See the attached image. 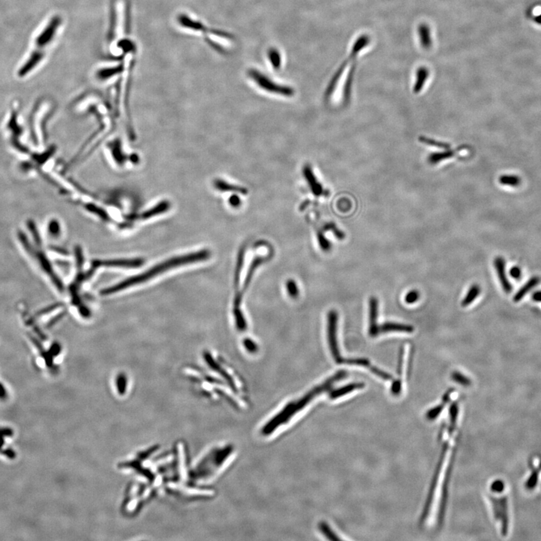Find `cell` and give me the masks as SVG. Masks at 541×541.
I'll list each match as a JSON object with an SVG mask.
<instances>
[{
    "instance_id": "obj_38",
    "label": "cell",
    "mask_w": 541,
    "mask_h": 541,
    "mask_svg": "<svg viewBox=\"0 0 541 541\" xmlns=\"http://www.w3.org/2000/svg\"><path fill=\"white\" fill-rule=\"evenodd\" d=\"M510 275H511V277H513V278L516 279V280H517V279L520 278L521 274H522V271H521V269H519V267H517V266H514V267H513L511 269H510Z\"/></svg>"
},
{
    "instance_id": "obj_10",
    "label": "cell",
    "mask_w": 541,
    "mask_h": 541,
    "mask_svg": "<svg viewBox=\"0 0 541 541\" xmlns=\"http://www.w3.org/2000/svg\"><path fill=\"white\" fill-rule=\"evenodd\" d=\"M178 20L180 24H182V26L187 27V28L192 29V30H197V31L204 32V33H212V34L217 35V36H221V37L227 38V39H234L233 35L230 34V33L222 31V30H212V29L207 28L202 23L191 19L189 17L186 16V15H182L178 18Z\"/></svg>"
},
{
    "instance_id": "obj_24",
    "label": "cell",
    "mask_w": 541,
    "mask_h": 541,
    "mask_svg": "<svg viewBox=\"0 0 541 541\" xmlns=\"http://www.w3.org/2000/svg\"><path fill=\"white\" fill-rule=\"evenodd\" d=\"M419 72L420 73H419L418 79H417L414 88V92L416 93L420 92V90L424 86L425 81H426V78L428 77V72H426L425 69H421L420 72Z\"/></svg>"
},
{
    "instance_id": "obj_3",
    "label": "cell",
    "mask_w": 541,
    "mask_h": 541,
    "mask_svg": "<svg viewBox=\"0 0 541 541\" xmlns=\"http://www.w3.org/2000/svg\"><path fill=\"white\" fill-rule=\"evenodd\" d=\"M489 489V503L498 532L502 537H507L511 524L508 486L502 479H496L491 482Z\"/></svg>"
},
{
    "instance_id": "obj_39",
    "label": "cell",
    "mask_w": 541,
    "mask_h": 541,
    "mask_svg": "<svg viewBox=\"0 0 541 541\" xmlns=\"http://www.w3.org/2000/svg\"><path fill=\"white\" fill-rule=\"evenodd\" d=\"M241 203H242V202H241V200L238 196H233V197H232L231 198H230V203L233 207H239V206H240Z\"/></svg>"
},
{
    "instance_id": "obj_29",
    "label": "cell",
    "mask_w": 541,
    "mask_h": 541,
    "mask_svg": "<svg viewBox=\"0 0 541 541\" xmlns=\"http://www.w3.org/2000/svg\"><path fill=\"white\" fill-rule=\"evenodd\" d=\"M286 289H287L289 295L292 298H295L298 295V287H297L296 283L293 280H288L287 283H286Z\"/></svg>"
},
{
    "instance_id": "obj_20",
    "label": "cell",
    "mask_w": 541,
    "mask_h": 541,
    "mask_svg": "<svg viewBox=\"0 0 541 541\" xmlns=\"http://www.w3.org/2000/svg\"><path fill=\"white\" fill-rule=\"evenodd\" d=\"M480 292H481V289L480 286L477 284L473 285L471 286L469 290L467 292L466 295H465V298L462 300V307H467V306L470 305L474 302V300L479 296Z\"/></svg>"
},
{
    "instance_id": "obj_32",
    "label": "cell",
    "mask_w": 541,
    "mask_h": 541,
    "mask_svg": "<svg viewBox=\"0 0 541 541\" xmlns=\"http://www.w3.org/2000/svg\"><path fill=\"white\" fill-rule=\"evenodd\" d=\"M75 257H76L77 266L78 269H81L84 263V256H83L82 250L80 246H77L75 248Z\"/></svg>"
},
{
    "instance_id": "obj_27",
    "label": "cell",
    "mask_w": 541,
    "mask_h": 541,
    "mask_svg": "<svg viewBox=\"0 0 541 541\" xmlns=\"http://www.w3.org/2000/svg\"><path fill=\"white\" fill-rule=\"evenodd\" d=\"M500 182L502 185H511V186H516L520 183V179L516 176H501L500 177Z\"/></svg>"
},
{
    "instance_id": "obj_36",
    "label": "cell",
    "mask_w": 541,
    "mask_h": 541,
    "mask_svg": "<svg viewBox=\"0 0 541 541\" xmlns=\"http://www.w3.org/2000/svg\"><path fill=\"white\" fill-rule=\"evenodd\" d=\"M404 352H405L404 347L402 346L399 350V363H398V374L399 376L402 375V370H403Z\"/></svg>"
},
{
    "instance_id": "obj_11",
    "label": "cell",
    "mask_w": 541,
    "mask_h": 541,
    "mask_svg": "<svg viewBox=\"0 0 541 541\" xmlns=\"http://www.w3.org/2000/svg\"><path fill=\"white\" fill-rule=\"evenodd\" d=\"M141 259L135 260H93L92 266L93 269L99 267L138 268L144 264Z\"/></svg>"
},
{
    "instance_id": "obj_9",
    "label": "cell",
    "mask_w": 541,
    "mask_h": 541,
    "mask_svg": "<svg viewBox=\"0 0 541 541\" xmlns=\"http://www.w3.org/2000/svg\"><path fill=\"white\" fill-rule=\"evenodd\" d=\"M541 478V456H532L530 461L529 471L524 482V488L528 492L535 490Z\"/></svg>"
},
{
    "instance_id": "obj_15",
    "label": "cell",
    "mask_w": 541,
    "mask_h": 541,
    "mask_svg": "<svg viewBox=\"0 0 541 541\" xmlns=\"http://www.w3.org/2000/svg\"><path fill=\"white\" fill-rule=\"evenodd\" d=\"M414 328L411 325L407 324L398 323V322H387L379 325L380 334L383 333L389 332H402L413 333Z\"/></svg>"
},
{
    "instance_id": "obj_4",
    "label": "cell",
    "mask_w": 541,
    "mask_h": 541,
    "mask_svg": "<svg viewBox=\"0 0 541 541\" xmlns=\"http://www.w3.org/2000/svg\"><path fill=\"white\" fill-rule=\"evenodd\" d=\"M33 235L35 241H36V245H32L25 235L23 234V233H20L19 239L21 245L24 247L26 251H27L33 258H34L35 260H36L38 264L42 268V270L45 271V272L49 276L51 281L55 285L56 287L60 291H63L64 286H63V283H62L61 280L59 278L58 276L54 272V269H53L52 266H51V263H50L48 259L47 258L45 254H44L43 251H41V249H39V245H40L41 242L40 239H39V234H38L37 230L33 231Z\"/></svg>"
},
{
    "instance_id": "obj_28",
    "label": "cell",
    "mask_w": 541,
    "mask_h": 541,
    "mask_svg": "<svg viewBox=\"0 0 541 541\" xmlns=\"http://www.w3.org/2000/svg\"><path fill=\"white\" fill-rule=\"evenodd\" d=\"M121 67L111 68V69H105L99 72V75L100 78H107L108 77L113 76L116 74L119 73L121 70Z\"/></svg>"
},
{
    "instance_id": "obj_33",
    "label": "cell",
    "mask_w": 541,
    "mask_h": 541,
    "mask_svg": "<svg viewBox=\"0 0 541 541\" xmlns=\"http://www.w3.org/2000/svg\"><path fill=\"white\" fill-rule=\"evenodd\" d=\"M165 208H166V206H165V205H160V206L154 208V209H153V210L150 211V212H146L145 214H144V217H143V218H150L151 216H153V215H158V214L163 212V210H165Z\"/></svg>"
},
{
    "instance_id": "obj_31",
    "label": "cell",
    "mask_w": 541,
    "mask_h": 541,
    "mask_svg": "<svg viewBox=\"0 0 541 541\" xmlns=\"http://www.w3.org/2000/svg\"><path fill=\"white\" fill-rule=\"evenodd\" d=\"M419 298H420V292L417 290H411V292H408L405 296V302L407 304H414L418 301Z\"/></svg>"
},
{
    "instance_id": "obj_2",
    "label": "cell",
    "mask_w": 541,
    "mask_h": 541,
    "mask_svg": "<svg viewBox=\"0 0 541 541\" xmlns=\"http://www.w3.org/2000/svg\"><path fill=\"white\" fill-rule=\"evenodd\" d=\"M210 252L208 250H203V251H198V252L187 254V255L179 256V257L170 259V260H166V261L163 262V263H160L157 266H155L154 267L149 269L146 272L134 276V277H129V278L126 279V280H123V281L120 282V283H117L114 286L104 289L103 290L101 291V294L102 295H108L116 293V292H120V291L123 290V289H127L130 286L147 281L150 279L153 278L155 276L159 275V274H162V273H164L167 270H169V269L185 266V265L191 264V263H198V262L207 260L210 257Z\"/></svg>"
},
{
    "instance_id": "obj_14",
    "label": "cell",
    "mask_w": 541,
    "mask_h": 541,
    "mask_svg": "<svg viewBox=\"0 0 541 541\" xmlns=\"http://www.w3.org/2000/svg\"><path fill=\"white\" fill-rule=\"evenodd\" d=\"M303 174H304V178H305L306 182H307V185H308L312 194H314L315 196H317V197L318 196L322 195L323 194V188H322L321 184L318 182L313 170L309 165H305L304 167Z\"/></svg>"
},
{
    "instance_id": "obj_34",
    "label": "cell",
    "mask_w": 541,
    "mask_h": 541,
    "mask_svg": "<svg viewBox=\"0 0 541 541\" xmlns=\"http://www.w3.org/2000/svg\"><path fill=\"white\" fill-rule=\"evenodd\" d=\"M117 388L120 393H123L126 387V378L124 375H120L117 377Z\"/></svg>"
},
{
    "instance_id": "obj_18",
    "label": "cell",
    "mask_w": 541,
    "mask_h": 541,
    "mask_svg": "<svg viewBox=\"0 0 541 541\" xmlns=\"http://www.w3.org/2000/svg\"><path fill=\"white\" fill-rule=\"evenodd\" d=\"M456 153H457V151L450 150V148L446 149V150H443L442 152L431 154L429 157V161L432 165H436V164L440 163L443 161L447 160V159L454 157Z\"/></svg>"
},
{
    "instance_id": "obj_21",
    "label": "cell",
    "mask_w": 541,
    "mask_h": 541,
    "mask_svg": "<svg viewBox=\"0 0 541 541\" xmlns=\"http://www.w3.org/2000/svg\"><path fill=\"white\" fill-rule=\"evenodd\" d=\"M204 358H206V362H207L208 364H209V366H210L212 368V369H215V371H218V372H220V374H221V375H222L223 376H224V378H226V380H227V381H228V382H230V384H231V387H233V389H236V386L234 385V382H233L232 378H230V375H227V374L226 373V372H224V371L222 369H221V366H220L219 365L217 364V363H215V360L212 358V357L211 356L210 354L208 353V352H206V353L204 354Z\"/></svg>"
},
{
    "instance_id": "obj_5",
    "label": "cell",
    "mask_w": 541,
    "mask_h": 541,
    "mask_svg": "<svg viewBox=\"0 0 541 541\" xmlns=\"http://www.w3.org/2000/svg\"><path fill=\"white\" fill-rule=\"evenodd\" d=\"M233 453L230 446L215 449L203 459L200 466L197 467V477L209 478L216 474L228 460Z\"/></svg>"
},
{
    "instance_id": "obj_6",
    "label": "cell",
    "mask_w": 541,
    "mask_h": 541,
    "mask_svg": "<svg viewBox=\"0 0 541 541\" xmlns=\"http://www.w3.org/2000/svg\"><path fill=\"white\" fill-rule=\"evenodd\" d=\"M248 75L250 78L257 84L258 87L263 89L265 91L274 94L280 95V96L290 97L295 93L293 89L288 86L280 85V84L274 82L269 77L262 73L260 71L257 69H250L248 71Z\"/></svg>"
},
{
    "instance_id": "obj_7",
    "label": "cell",
    "mask_w": 541,
    "mask_h": 541,
    "mask_svg": "<svg viewBox=\"0 0 541 541\" xmlns=\"http://www.w3.org/2000/svg\"><path fill=\"white\" fill-rule=\"evenodd\" d=\"M60 24V18L59 17L53 18L49 24H48L35 39V50L31 53L32 55L41 59L44 58L45 53L42 50L54 39Z\"/></svg>"
},
{
    "instance_id": "obj_26",
    "label": "cell",
    "mask_w": 541,
    "mask_h": 541,
    "mask_svg": "<svg viewBox=\"0 0 541 541\" xmlns=\"http://www.w3.org/2000/svg\"><path fill=\"white\" fill-rule=\"evenodd\" d=\"M452 378L453 381H456V383L462 384V386H469L471 384V381L469 378L465 377V375L461 374L459 372H454L452 374Z\"/></svg>"
},
{
    "instance_id": "obj_23",
    "label": "cell",
    "mask_w": 541,
    "mask_h": 541,
    "mask_svg": "<svg viewBox=\"0 0 541 541\" xmlns=\"http://www.w3.org/2000/svg\"><path fill=\"white\" fill-rule=\"evenodd\" d=\"M420 141L423 144H426V145L432 146V147H438V148L441 149V150H446V149H450V145L446 143L441 142V141H437L435 140L430 139L429 138H424V137H420Z\"/></svg>"
},
{
    "instance_id": "obj_19",
    "label": "cell",
    "mask_w": 541,
    "mask_h": 541,
    "mask_svg": "<svg viewBox=\"0 0 541 541\" xmlns=\"http://www.w3.org/2000/svg\"><path fill=\"white\" fill-rule=\"evenodd\" d=\"M363 387H364V384H360V383H358V384H349V385L341 387V388L338 389V390H335V391H333L332 393L330 394V399H337V398L341 397V396H344V395L352 393L354 390H358V389H362L363 388Z\"/></svg>"
},
{
    "instance_id": "obj_16",
    "label": "cell",
    "mask_w": 541,
    "mask_h": 541,
    "mask_svg": "<svg viewBox=\"0 0 541 541\" xmlns=\"http://www.w3.org/2000/svg\"><path fill=\"white\" fill-rule=\"evenodd\" d=\"M214 186L218 191H221V192H233L242 194V195H247L248 192L246 188L239 186V185L229 183V182H226L225 180H222V179H216L214 182Z\"/></svg>"
},
{
    "instance_id": "obj_25",
    "label": "cell",
    "mask_w": 541,
    "mask_h": 541,
    "mask_svg": "<svg viewBox=\"0 0 541 541\" xmlns=\"http://www.w3.org/2000/svg\"><path fill=\"white\" fill-rule=\"evenodd\" d=\"M343 363L349 365H355V366H363V367L370 368L372 366L370 361L367 358H350V359H344Z\"/></svg>"
},
{
    "instance_id": "obj_8",
    "label": "cell",
    "mask_w": 541,
    "mask_h": 541,
    "mask_svg": "<svg viewBox=\"0 0 541 541\" xmlns=\"http://www.w3.org/2000/svg\"><path fill=\"white\" fill-rule=\"evenodd\" d=\"M337 322H338V314L335 310H330L328 314V342L330 351L335 363H343L344 358L340 356V350H339L338 343H337Z\"/></svg>"
},
{
    "instance_id": "obj_1",
    "label": "cell",
    "mask_w": 541,
    "mask_h": 541,
    "mask_svg": "<svg viewBox=\"0 0 541 541\" xmlns=\"http://www.w3.org/2000/svg\"><path fill=\"white\" fill-rule=\"evenodd\" d=\"M346 376V372L345 371H340L334 376L328 378L323 384L310 390L301 399L289 402V404L286 405L283 409H282L278 414H276V416L269 420L266 426H263V430H262L263 435H272L275 431L282 428V426L289 424L293 419L298 416V414L303 412L306 408L310 406L312 404L311 402H313L317 396H320L326 390H329L334 383L340 381Z\"/></svg>"
},
{
    "instance_id": "obj_37",
    "label": "cell",
    "mask_w": 541,
    "mask_h": 541,
    "mask_svg": "<svg viewBox=\"0 0 541 541\" xmlns=\"http://www.w3.org/2000/svg\"><path fill=\"white\" fill-rule=\"evenodd\" d=\"M244 345H245L246 349H248V351H250V352H254L257 350V345H256V343H254V341L250 340V339H245V341H244Z\"/></svg>"
},
{
    "instance_id": "obj_40",
    "label": "cell",
    "mask_w": 541,
    "mask_h": 541,
    "mask_svg": "<svg viewBox=\"0 0 541 541\" xmlns=\"http://www.w3.org/2000/svg\"><path fill=\"white\" fill-rule=\"evenodd\" d=\"M532 298L534 301L541 302V291H538V292H534V293L533 294Z\"/></svg>"
},
{
    "instance_id": "obj_13",
    "label": "cell",
    "mask_w": 541,
    "mask_h": 541,
    "mask_svg": "<svg viewBox=\"0 0 541 541\" xmlns=\"http://www.w3.org/2000/svg\"><path fill=\"white\" fill-rule=\"evenodd\" d=\"M494 264H495V268L496 269L497 274H498V279L501 282L503 289H504V292L509 293L512 291V286L510 282H509L508 279H507V274H506L505 262H504V259L501 257H497L495 261H494Z\"/></svg>"
},
{
    "instance_id": "obj_12",
    "label": "cell",
    "mask_w": 541,
    "mask_h": 541,
    "mask_svg": "<svg viewBox=\"0 0 541 541\" xmlns=\"http://www.w3.org/2000/svg\"><path fill=\"white\" fill-rule=\"evenodd\" d=\"M378 300L375 297H371L369 300V335L376 337L379 335V325L378 324Z\"/></svg>"
},
{
    "instance_id": "obj_30",
    "label": "cell",
    "mask_w": 541,
    "mask_h": 541,
    "mask_svg": "<svg viewBox=\"0 0 541 541\" xmlns=\"http://www.w3.org/2000/svg\"><path fill=\"white\" fill-rule=\"evenodd\" d=\"M369 369H370L371 372H372V373L375 374L377 376L382 378L383 380H385V381H390V380L393 379V377H392L391 375H389L387 372H383L381 369H378V368L375 367V366H372L369 368Z\"/></svg>"
},
{
    "instance_id": "obj_17",
    "label": "cell",
    "mask_w": 541,
    "mask_h": 541,
    "mask_svg": "<svg viewBox=\"0 0 541 541\" xmlns=\"http://www.w3.org/2000/svg\"><path fill=\"white\" fill-rule=\"evenodd\" d=\"M540 277H537V276H534V277H531V278L530 279V280H528V281L527 282V283H525V284L517 292H516L514 298H513L515 302H518V301H520V300L522 299V298H523L530 290H531V289H532L533 287L537 286V285L540 283Z\"/></svg>"
},
{
    "instance_id": "obj_22",
    "label": "cell",
    "mask_w": 541,
    "mask_h": 541,
    "mask_svg": "<svg viewBox=\"0 0 541 541\" xmlns=\"http://www.w3.org/2000/svg\"><path fill=\"white\" fill-rule=\"evenodd\" d=\"M268 56H269V60H270L273 68L274 69H278L280 67V65H281V58H280V53L278 52V51L276 50L275 48H271V49H269V52H268Z\"/></svg>"
},
{
    "instance_id": "obj_35",
    "label": "cell",
    "mask_w": 541,
    "mask_h": 541,
    "mask_svg": "<svg viewBox=\"0 0 541 541\" xmlns=\"http://www.w3.org/2000/svg\"><path fill=\"white\" fill-rule=\"evenodd\" d=\"M48 230H49V233L51 236H58L59 233H60V225H59L58 222L55 221H51L49 226H48Z\"/></svg>"
}]
</instances>
